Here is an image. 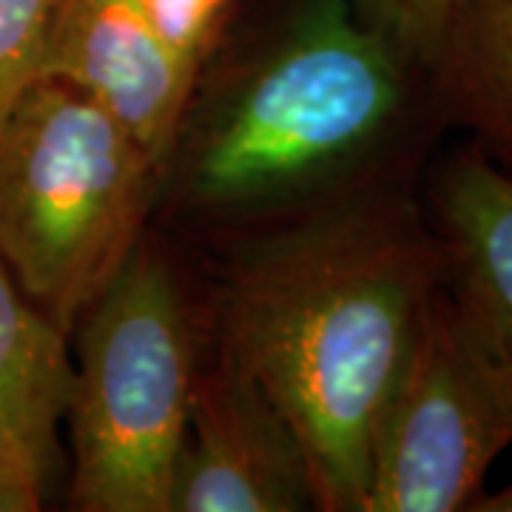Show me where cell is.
I'll return each instance as SVG.
<instances>
[{
  "mask_svg": "<svg viewBox=\"0 0 512 512\" xmlns=\"http://www.w3.org/2000/svg\"><path fill=\"white\" fill-rule=\"evenodd\" d=\"M222 239L208 333L288 416L316 510L365 512L370 444L441 251L384 180Z\"/></svg>",
  "mask_w": 512,
  "mask_h": 512,
  "instance_id": "6da1fadb",
  "label": "cell"
},
{
  "mask_svg": "<svg viewBox=\"0 0 512 512\" xmlns=\"http://www.w3.org/2000/svg\"><path fill=\"white\" fill-rule=\"evenodd\" d=\"M510 444L512 376L441 276L373 433L365 512L470 510Z\"/></svg>",
  "mask_w": 512,
  "mask_h": 512,
  "instance_id": "5b68a950",
  "label": "cell"
},
{
  "mask_svg": "<svg viewBox=\"0 0 512 512\" xmlns=\"http://www.w3.org/2000/svg\"><path fill=\"white\" fill-rule=\"evenodd\" d=\"M470 512H512V484L495 490L490 495H478L476 501L470 504Z\"/></svg>",
  "mask_w": 512,
  "mask_h": 512,
  "instance_id": "5bb4252c",
  "label": "cell"
},
{
  "mask_svg": "<svg viewBox=\"0 0 512 512\" xmlns=\"http://www.w3.org/2000/svg\"><path fill=\"white\" fill-rule=\"evenodd\" d=\"M63 0H0V117L40 72Z\"/></svg>",
  "mask_w": 512,
  "mask_h": 512,
  "instance_id": "4fadbf2b",
  "label": "cell"
},
{
  "mask_svg": "<svg viewBox=\"0 0 512 512\" xmlns=\"http://www.w3.org/2000/svg\"><path fill=\"white\" fill-rule=\"evenodd\" d=\"M69 339V507L171 512L208 313L163 237L146 231Z\"/></svg>",
  "mask_w": 512,
  "mask_h": 512,
  "instance_id": "3957f363",
  "label": "cell"
},
{
  "mask_svg": "<svg viewBox=\"0 0 512 512\" xmlns=\"http://www.w3.org/2000/svg\"><path fill=\"white\" fill-rule=\"evenodd\" d=\"M305 510H316V487L293 424L208 333L174 470L171 512Z\"/></svg>",
  "mask_w": 512,
  "mask_h": 512,
  "instance_id": "8992f818",
  "label": "cell"
},
{
  "mask_svg": "<svg viewBox=\"0 0 512 512\" xmlns=\"http://www.w3.org/2000/svg\"><path fill=\"white\" fill-rule=\"evenodd\" d=\"M160 165L72 86L35 77L0 117V262L72 336L157 214Z\"/></svg>",
  "mask_w": 512,
  "mask_h": 512,
  "instance_id": "277c9868",
  "label": "cell"
},
{
  "mask_svg": "<svg viewBox=\"0 0 512 512\" xmlns=\"http://www.w3.org/2000/svg\"><path fill=\"white\" fill-rule=\"evenodd\" d=\"M430 77L478 148L512 165V0H464Z\"/></svg>",
  "mask_w": 512,
  "mask_h": 512,
  "instance_id": "30bf717a",
  "label": "cell"
},
{
  "mask_svg": "<svg viewBox=\"0 0 512 512\" xmlns=\"http://www.w3.org/2000/svg\"><path fill=\"white\" fill-rule=\"evenodd\" d=\"M444 285L512 376V174L478 146L456 151L433 185Z\"/></svg>",
  "mask_w": 512,
  "mask_h": 512,
  "instance_id": "9c48e42d",
  "label": "cell"
},
{
  "mask_svg": "<svg viewBox=\"0 0 512 512\" xmlns=\"http://www.w3.org/2000/svg\"><path fill=\"white\" fill-rule=\"evenodd\" d=\"M37 77L92 97L160 168L194 86L151 29L140 0H63Z\"/></svg>",
  "mask_w": 512,
  "mask_h": 512,
  "instance_id": "52a82bcc",
  "label": "cell"
},
{
  "mask_svg": "<svg viewBox=\"0 0 512 512\" xmlns=\"http://www.w3.org/2000/svg\"><path fill=\"white\" fill-rule=\"evenodd\" d=\"M416 72L348 0H285L194 77L157 214L228 237L376 183Z\"/></svg>",
  "mask_w": 512,
  "mask_h": 512,
  "instance_id": "7a4b0ae2",
  "label": "cell"
},
{
  "mask_svg": "<svg viewBox=\"0 0 512 512\" xmlns=\"http://www.w3.org/2000/svg\"><path fill=\"white\" fill-rule=\"evenodd\" d=\"M237 3L239 0H140L151 29L191 77L200 74L205 60L220 46L228 26L234 23Z\"/></svg>",
  "mask_w": 512,
  "mask_h": 512,
  "instance_id": "7c38bea8",
  "label": "cell"
},
{
  "mask_svg": "<svg viewBox=\"0 0 512 512\" xmlns=\"http://www.w3.org/2000/svg\"><path fill=\"white\" fill-rule=\"evenodd\" d=\"M72 339L0 262V512L46 507L60 470Z\"/></svg>",
  "mask_w": 512,
  "mask_h": 512,
  "instance_id": "ba28073f",
  "label": "cell"
},
{
  "mask_svg": "<svg viewBox=\"0 0 512 512\" xmlns=\"http://www.w3.org/2000/svg\"><path fill=\"white\" fill-rule=\"evenodd\" d=\"M348 6L413 72L430 77L464 0H348Z\"/></svg>",
  "mask_w": 512,
  "mask_h": 512,
  "instance_id": "8fae6325",
  "label": "cell"
}]
</instances>
